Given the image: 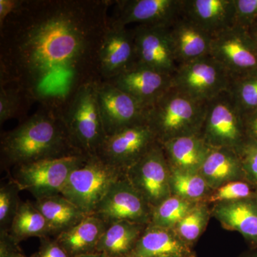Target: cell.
<instances>
[{"instance_id":"cell-1","label":"cell","mask_w":257,"mask_h":257,"mask_svg":"<svg viewBox=\"0 0 257 257\" xmlns=\"http://www.w3.org/2000/svg\"><path fill=\"white\" fill-rule=\"evenodd\" d=\"M109 0H24L0 27V87L62 114L84 84L102 82Z\"/></svg>"},{"instance_id":"cell-2","label":"cell","mask_w":257,"mask_h":257,"mask_svg":"<svg viewBox=\"0 0 257 257\" xmlns=\"http://www.w3.org/2000/svg\"><path fill=\"white\" fill-rule=\"evenodd\" d=\"M5 165L18 166L37 161L84 155L69 136L62 114L43 107L1 139Z\"/></svg>"},{"instance_id":"cell-3","label":"cell","mask_w":257,"mask_h":257,"mask_svg":"<svg viewBox=\"0 0 257 257\" xmlns=\"http://www.w3.org/2000/svg\"><path fill=\"white\" fill-rule=\"evenodd\" d=\"M207 104L199 102L171 87L147 109L146 123L157 142L202 136Z\"/></svg>"},{"instance_id":"cell-4","label":"cell","mask_w":257,"mask_h":257,"mask_svg":"<svg viewBox=\"0 0 257 257\" xmlns=\"http://www.w3.org/2000/svg\"><path fill=\"white\" fill-rule=\"evenodd\" d=\"M98 83L79 88L62 114L74 145L88 157L96 156L106 136L98 103Z\"/></svg>"},{"instance_id":"cell-5","label":"cell","mask_w":257,"mask_h":257,"mask_svg":"<svg viewBox=\"0 0 257 257\" xmlns=\"http://www.w3.org/2000/svg\"><path fill=\"white\" fill-rule=\"evenodd\" d=\"M124 176V171L99 157H89L72 171L61 194L84 214L91 215L113 184Z\"/></svg>"},{"instance_id":"cell-6","label":"cell","mask_w":257,"mask_h":257,"mask_svg":"<svg viewBox=\"0 0 257 257\" xmlns=\"http://www.w3.org/2000/svg\"><path fill=\"white\" fill-rule=\"evenodd\" d=\"M231 76L211 55L180 64L172 75V87L194 100L207 104L228 92Z\"/></svg>"},{"instance_id":"cell-7","label":"cell","mask_w":257,"mask_h":257,"mask_svg":"<svg viewBox=\"0 0 257 257\" xmlns=\"http://www.w3.org/2000/svg\"><path fill=\"white\" fill-rule=\"evenodd\" d=\"M88 156L73 155L48 159L15 167L13 180L21 191L31 193L35 199L61 194L72 171L82 165Z\"/></svg>"},{"instance_id":"cell-8","label":"cell","mask_w":257,"mask_h":257,"mask_svg":"<svg viewBox=\"0 0 257 257\" xmlns=\"http://www.w3.org/2000/svg\"><path fill=\"white\" fill-rule=\"evenodd\" d=\"M170 173L165 152L157 142L135 165L125 171V177L152 208L172 195Z\"/></svg>"},{"instance_id":"cell-9","label":"cell","mask_w":257,"mask_h":257,"mask_svg":"<svg viewBox=\"0 0 257 257\" xmlns=\"http://www.w3.org/2000/svg\"><path fill=\"white\" fill-rule=\"evenodd\" d=\"M202 137L213 148L224 147L236 151L246 140L242 115L228 92L207 103Z\"/></svg>"},{"instance_id":"cell-10","label":"cell","mask_w":257,"mask_h":257,"mask_svg":"<svg viewBox=\"0 0 257 257\" xmlns=\"http://www.w3.org/2000/svg\"><path fill=\"white\" fill-rule=\"evenodd\" d=\"M210 55L231 77L257 69V45L248 29L235 25L212 37Z\"/></svg>"},{"instance_id":"cell-11","label":"cell","mask_w":257,"mask_h":257,"mask_svg":"<svg viewBox=\"0 0 257 257\" xmlns=\"http://www.w3.org/2000/svg\"><path fill=\"white\" fill-rule=\"evenodd\" d=\"M157 143L151 128L143 123L106 136L96 156L125 172Z\"/></svg>"},{"instance_id":"cell-12","label":"cell","mask_w":257,"mask_h":257,"mask_svg":"<svg viewBox=\"0 0 257 257\" xmlns=\"http://www.w3.org/2000/svg\"><path fill=\"white\" fill-rule=\"evenodd\" d=\"M151 212L152 208L124 176L113 184L93 215L106 224L128 221L147 225L151 221Z\"/></svg>"},{"instance_id":"cell-13","label":"cell","mask_w":257,"mask_h":257,"mask_svg":"<svg viewBox=\"0 0 257 257\" xmlns=\"http://www.w3.org/2000/svg\"><path fill=\"white\" fill-rule=\"evenodd\" d=\"M109 23L170 28L182 15V0H118Z\"/></svg>"},{"instance_id":"cell-14","label":"cell","mask_w":257,"mask_h":257,"mask_svg":"<svg viewBox=\"0 0 257 257\" xmlns=\"http://www.w3.org/2000/svg\"><path fill=\"white\" fill-rule=\"evenodd\" d=\"M96 91L106 136L146 123L147 108L130 94L106 81L98 83Z\"/></svg>"},{"instance_id":"cell-15","label":"cell","mask_w":257,"mask_h":257,"mask_svg":"<svg viewBox=\"0 0 257 257\" xmlns=\"http://www.w3.org/2000/svg\"><path fill=\"white\" fill-rule=\"evenodd\" d=\"M169 28L136 25L133 29L137 65L173 75L177 64Z\"/></svg>"},{"instance_id":"cell-16","label":"cell","mask_w":257,"mask_h":257,"mask_svg":"<svg viewBox=\"0 0 257 257\" xmlns=\"http://www.w3.org/2000/svg\"><path fill=\"white\" fill-rule=\"evenodd\" d=\"M98 61L103 81L114 78L136 65L133 29L109 23L99 47Z\"/></svg>"},{"instance_id":"cell-17","label":"cell","mask_w":257,"mask_h":257,"mask_svg":"<svg viewBox=\"0 0 257 257\" xmlns=\"http://www.w3.org/2000/svg\"><path fill=\"white\" fill-rule=\"evenodd\" d=\"M106 82L130 94L148 109L172 87V74L136 64Z\"/></svg>"},{"instance_id":"cell-18","label":"cell","mask_w":257,"mask_h":257,"mask_svg":"<svg viewBox=\"0 0 257 257\" xmlns=\"http://www.w3.org/2000/svg\"><path fill=\"white\" fill-rule=\"evenodd\" d=\"M177 67L210 55L212 36L181 15L169 28Z\"/></svg>"},{"instance_id":"cell-19","label":"cell","mask_w":257,"mask_h":257,"mask_svg":"<svg viewBox=\"0 0 257 257\" xmlns=\"http://www.w3.org/2000/svg\"><path fill=\"white\" fill-rule=\"evenodd\" d=\"M182 15L212 37L236 25L234 0H182Z\"/></svg>"},{"instance_id":"cell-20","label":"cell","mask_w":257,"mask_h":257,"mask_svg":"<svg viewBox=\"0 0 257 257\" xmlns=\"http://www.w3.org/2000/svg\"><path fill=\"white\" fill-rule=\"evenodd\" d=\"M211 213L223 228L237 231L257 248V197L214 204Z\"/></svg>"},{"instance_id":"cell-21","label":"cell","mask_w":257,"mask_h":257,"mask_svg":"<svg viewBox=\"0 0 257 257\" xmlns=\"http://www.w3.org/2000/svg\"><path fill=\"white\" fill-rule=\"evenodd\" d=\"M193 257L191 246L173 229L147 225L133 251L126 257Z\"/></svg>"},{"instance_id":"cell-22","label":"cell","mask_w":257,"mask_h":257,"mask_svg":"<svg viewBox=\"0 0 257 257\" xmlns=\"http://www.w3.org/2000/svg\"><path fill=\"white\" fill-rule=\"evenodd\" d=\"M161 145L170 168L185 172H199L211 150L202 136L172 139Z\"/></svg>"},{"instance_id":"cell-23","label":"cell","mask_w":257,"mask_h":257,"mask_svg":"<svg viewBox=\"0 0 257 257\" xmlns=\"http://www.w3.org/2000/svg\"><path fill=\"white\" fill-rule=\"evenodd\" d=\"M199 172L212 191L229 182L246 180L237 152L224 147H211Z\"/></svg>"},{"instance_id":"cell-24","label":"cell","mask_w":257,"mask_h":257,"mask_svg":"<svg viewBox=\"0 0 257 257\" xmlns=\"http://www.w3.org/2000/svg\"><path fill=\"white\" fill-rule=\"evenodd\" d=\"M107 224L95 215H87L78 224L55 236L69 257L95 252Z\"/></svg>"},{"instance_id":"cell-25","label":"cell","mask_w":257,"mask_h":257,"mask_svg":"<svg viewBox=\"0 0 257 257\" xmlns=\"http://www.w3.org/2000/svg\"><path fill=\"white\" fill-rule=\"evenodd\" d=\"M147 225L128 221L107 224L96 246L95 252L109 257H126L143 234Z\"/></svg>"},{"instance_id":"cell-26","label":"cell","mask_w":257,"mask_h":257,"mask_svg":"<svg viewBox=\"0 0 257 257\" xmlns=\"http://www.w3.org/2000/svg\"><path fill=\"white\" fill-rule=\"evenodd\" d=\"M33 203L45 216L50 234L55 236L75 226L87 216L61 194L35 199Z\"/></svg>"},{"instance_id":"cell-27","label":"cell","mask_w":257,"mask_h":257,"mask_svg":"<svg viewBox=\"0 0 257 257\" xmlns=\"http://www.w3.org/2000/svg\"><path fill=\"white\" fill-rule=\"evenodd\" d=\"M9 231L19 242L34 236L42 239L51 235L45 216L30 201L21 202Z\"/></svg>"},{"instance_id":"cell-28","label":"cell","mask_w":257,"mask_h":257,"mask_svg":"<svg viewBox=\"0 0 257 257\" xmlns=\"http://www.w3.org/2000/svg\"><path fill=\"white\" fill-rule=\"evenodd\" d=\"M170 189L172 195L191 202H206L211 190L199 172H185L171 169Z\"/></svg>"},{"instance_id":"cell-29","label":"cell","mask_w":257,"mask_h":257,"mask_svg":"<svg viewBox=\"0 0 257 257\" xmlns=\"http://www.w3.org/2000/svg\"><path fill=\"white\" fill-rule=\"evenodd\" d=\"M197 203L171 195L157 207L152 208L150 224L174 229Z\"/></svg>"},{"instance_id":"cell-30","label":"cell","mask_w":257,"mask_h":257,"mask_svg":"<svg viewBox=\"0 0 257 257\" xmlns=\"http://www.w3.org/2000/svg\"><path fill=\"white\" fill-rule=\"evenodd\" d=\"M228 93L241 115L257 109V69L231 77Z\"/></svg>"},{"instance_id":"cell-31","label":"cell","mask_w":257,"mask_h":257,"mask_svg":"<svg viewBox=\"0 0 257 257\" xmlns=\"http://www.w3.org/2000/svg\"><path fill=\"white\" fill-rule=\"evenodd\" d=\"M211 216L209 204L205 202H198L174 229L191 246L205 231Z\"/></svg>"},{"instance_id":"cell-32","label":"cell","mask_w":257,"mask_h":257,"mask_svg":"<svg viewBox=\"0 0 257 257\" xmlns=\"http://www.w3.org/2000/svg\"><path fill=\"white\" fill-rule=\"evenodd\" d=\"M257 197V192L246 180L229 182L214 189L205 202L213 205L219 203L234 202Z\"/></svg>"},{"instance_id":"cell-33","label":"cell","mask_w":257,"mask_h":257,"mask_svg":"<svg viewBox=\"0 0 257 257\" xmlns=\"http://www.w3.org/2000/svg\"><path fill=\"white\" fill-rule=\"evenodd\" d=\"M20 191L13 179L0 188V231H10L22 202L19 197Z\"/></svg>"},{"instance_id":"cell-34","label":"cell","mask_w":257,"mask_h":257,"mask_svg":"<svg viewBox=\"0 0 257 257\" xmlns=\"http://www.w3.org/2000/svg\"><path fill=\"white\" fill-rule=\"evenodd\" d=\"M28 101L22 91L15 87H0V123L16 117L23 101Z\"/></svg>"},{"instance_id":"cell-35","label":"cell","mask_w":257,"mask_h":257,"mask_svg":"<svg viewBox=\"0 0 257 257\" xmlns=\"http://www.w3.org/2000/svg\"><path fill=\"white\" fill-rule=\"evenodd\" d=\"M236 152L241 160L245 179L257 192V142L246 137Z\"/></svg>"},{"instance_id":"cell-36","label":"cell","mask_w":257,"mask_h":257,"mask_svg":"<svg viewBox=\"0 0 257 257\" xmlns=\"http://www.w3.org/2000/svg\"><path fill=\"white\" fill-rule=\"evenodd\" d=\"M236 25L249 29L257 20V0H234Z\"/></svg>"},{"instance_id":"cell-37","label":"cell","mask_w":257,"mask_h":257,"mask_svg":"<svg viewBox=\"0 0 257 257\" xmlns=\"http://www.w3.org/2000/svg\"><path fill=\"white\" fill-rule=\"evenodd\" d=\"M19 241L15 239L10 231H0V255L1 257H16L20 255L18 252Z\"/></svg>"},{"instance_id":"cell-38","label":"cell","mask_w":257,"mask_h":257,"mask_svg":"<svg viewBox=\"0 0 257 257\" xmlns=\"http://www.w3.org/2000/svg\"><path fill=\"white\" fill-rule=\"evenodd\" d=\"M37 257H69L63 248L56 240H51L48 237L42 238L40 251Z\"/></svg>"},{"instance_id":"cell-39","label":"cell","mask_w":257,"mask_h":257,"mask_svg":"<svg viewBox=\"0 0 257 257\" xmlns=\"http://www.w3.org/2000/svg\"><path fill=\"white\" fill-rule=\"evenodd\" d=\"M24 0H0V27L22 6Z\"/></svg>"},{"instance_id":"cell-40","label":"cell","mask_w":257,"mask_h":257,"mask_svg":"<svg viewBox=\"0 0 257 257\" xmlns=\"http://www.w3.org/2000/svg\"><path fill=\"white\" fill-rule=\"evenodd\" d=\"M246 137L257 142V109L242 115Z\"/></svg>"},{"instance_id":"cell-41","label":"cell","mask_w":257,"mask_h":257,"mask_svg":"<svg viewBox=\"0 0 257 257\" xmlns=\"http://www.w3.org/2000/svg\"><path fill=\"white\" fill-rule=\"evenodd\" d=\"M250 34H251V37H253V40L256 42L257 45V27L252 26L248 29Z\"/></svg>"},{"instance_id":"cell-42","label":"cell","mask_w":257,"mask_h":257,"mask_svg":"<svg viewBox=\"0 0 257 257\" xmlns=\"http://www.w3.org/2000/svg\"><path fill=\"white\" fill-rule=\"evenodd\" d=\"M79 257H109L106 256V255L103 254V253L99 252H93L90 253H87V254L83 255Z\"/></svg>"},{"instance_id":"cell-43","label":"cell","mask_w":257,"mask_h":257,"mask_svg":"<svg viewBox=\"0 0 257 257\" xmlns=\"http://www.w3.org/2000/svg\"><path fill=\"white\" fill-rule=\"evenodd\" d=\"M246 257H257V248L256 251H252V252L248 253Z\"/></svg>"},{"instance_id":"cell-44","label":"cell","mask_w":257,"mask_h":257,"mask_svg":"<svg viewBox=\"0 0 257 257\" xmlns=\"http://www.w3.org/2000/svg\"><path fill=\"white\" fill-rule=\"evenodd\" d=\"M16 257H37V254H34V255H32V256H23V255L20 254V255H19V256H16Z\"/></svg>"},{"instance_id":"cell-45","label":"cell","mask_w":257,"mask_h":257,"mask_svg":"<svg viewBox=\"0 0 257 257\" xmlns=\"http://www.w3.org/2000/svg\"><path fill=\"white\" fill-rule=\"evenodd\" d=\"M160 257H181V256H173V255H169V256H160Z\"/></svg>"},{"instance_id":"cell-46","label":"cell","mask_w":257,"mask_h":257,"mask_svg":"<svg viewBox=\"0 0 257 257\" xmlns=\"http://www.w3.org/2000/svg\"><path fill=\"white\" fill-rule=\"evenodd\" d=\"M253 26H256L257 27V20L256 21V23H255L254 25H253Z\"/></svg>"}]
</instances>
